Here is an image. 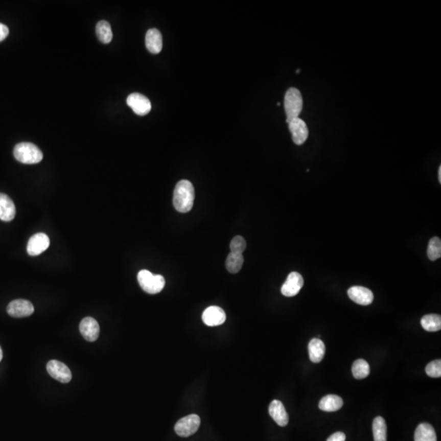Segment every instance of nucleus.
I'll return each mask as SVG.
<instances>
[{
  "label": "nucleus",
  "instance_id": "1",
  "mask_svg": "<svg viewBox=\"0 0 441 441\" xmlns=\"http://www.w3.org/2000/svg\"><path fill=\"white\" fill-rule=\"evenodd\" d=\"M173 206L179 213H188L195 201V188L191 181L181 180L173 191Z\"/></svg>",
  "mask_w": 441,
  "mask_h": 441
},
{
  "label": "nucleus",
  "instance_id": "2",
  "mask_svg": "<svg viewBox=\"0 0 441 441\" xmlns=\"http://www.w3.org/2000/svg\"><path fill=\"white\" fill-rule=\"evenodd\" d=\"M16 160L26 165H35L40 162L43 158V152L35 144L21 143L16 145L13 151Z\"/></svg>",
  "mask_w": 441,
  "mask_h": 441
},
{
  "label": "nucleus",
  "instance_id": "3",
  "mask_svg": "<svg viewBox=\"0 0 441 441\" xmlns=\"http://www.w3.org/2000/svg\"><path fill=\"white\" fill-rule=\"evenodd\" d=\"M303 107V100L301 91L297 88H290L286 91L285 97V110L286 122L289 124L293 119L298 118Z\"/></svg>",
  "mask_w": 441,
  "mask_h": 441
},
{
  "label": "nucleus",
  "instance_id": "4",
  "mask_svg": "<svg viewBox=\"0 0 441 441\" xmlns=\"http://www.w3.org/2000/svg\"><path fill=\"white\" fill-rule=\"evenodd\" d=\"M137 281L141 288L150 294H156L163 290L165 280L160 274H153L149 270H143L137 274Z\"/></svg>",
  "mask_w": 441,
  "mask_h": 441
},
{
  "label": "nucleus",
  "instance_id": "5",
  "mask_svg": "<svg viewBox=\"0 0 441 441\" xmlns=\"http://www.w3.org/2000/svg\"><path fill=\"white\" fill-rule=\"evenodd\" d=\"M200 426V419L196 414L188 415L182 417L176 423L174 430L176 433L181 437H188L198 431Z\"/></svg>",
  "mask_w": 441,
  "mask_h": 441
},
{
  "label": "nucleus",
  "instance_id": "6",
  "mask_svg": "<svg viewBox=\"0 0 441 441\" xmlns=\"http://www.w3.org/2000/svg\"><path fill=\"white\" fill-rule=\"evenodd\" d=\"M127 104L137 115H146L151 110V103L150 100L146 96L137 92L128 96L127 98Z\"/></svg>",
  "mask_w": 441,
  "mask_h": 441
},
{
  "label": "nucleus",
  "instance_id": "7",
  "mask_svg": "<svg viewBox=\"0 0 441 441\" xmlns=\"http://www.w3.org/2000/svg\"><path fill=\"white\" fill-rule=\"evenodd\" d=\"M47 371L49 375L62 383H68L72 378V372L63 363L53 360L48 363Z\"/></svg>",
  "mask_w": 441,
  "mask_h": 441
},
{
  "label": "nucleus",
  "instance_id": "8",
  "mask_svg": "<svg viewBox=\"0 0 441 441\" xmlns=\"http://www.w3.org/2000/svg\"><path fill=\"white\" fill-rule=\"evenodd\" d=\"M35 311L32 303L24 299H17L11 301L7 307L8 314L12 317H27L32 315Z\"/></svg>",
  "mask_w": 441,
  "mask_h": 441
},
{
  "label": "nucleus",
  "instance_id": "9",
  "mask_svg": "<svg viewBox=\"0 0 441 441\" xmlns=\"http://www.w3.org/2000/svg\"><path fill=\"white\" fill-rule=\"evenodd\" d=\"M303 285V276L298 272L293 271L289 274L285 284L281 287V293L285 297H294L300 292Z\"/></svg>",
  "mask_w": 441,
  "mask_h": 441
},
{
  "label": "nucleus",
  "instance_id": "10",
  "mask_svg": "<svg viewBox=\"0 0 441 441\" xmlns=\"http://www.w3.org/2000/svg\"><path fill=\"white\" fill-rule=\"evenodd\" d=\"M288 124L293 137V143L298 146L305 143L309 135V131L306 123L298 117L291 120Z\"/></svg>",
  "mask_w": 441,
  "mask_h": 441
},
{
  "label": "nucleus",
  "instance_id": "11",
  "mask_svg": "<svg viewBox=\"0 0 441 441\" xmlns=\"http://www.w3.org/2000/svg\"><path fill=\"white\" fill-rule=\"evenodd\" d=\"M50 245L49 236L44 233H37L34 235L28 241L27 252L31 256H38L47 250Z\"/></svg>",
  "mask_w": 441,
  "mask_h": 441
},
{
  "label": "nucleus",
  "instance_id": "12",
  "mask_svg": "<svg viewBox=\"0 0 441 441\" xmlns=\"http://www.w3.org/2000/svg\"><path fill=\"white\" fill-rule=\"evenodd\" d=\"M226 315L225 311L221 307H216V306L207 307L202 315L203 323L210 327L221 326L226 321Z\"/></svg>",
  "mask_w": 441,
  "mask_h": 441
},
{
  "label": "nucleus",
  "instance_id": "13",
  "mask_svg": "<svg viewBox=\"0 0 441 441\" xmlns=\"http://www.w3.org/2000/svg\"><path fill=\"white\" fill-rule=\"evenodd\" d=\"M348 296L359 305L368 306L374 301V293L365 287L353 286L348 289Z\"/></svg>",
  "mask_w": 441,
  "mask_h": 441
},
{
  "label": "nucleus",
  "instance_id": "14",
  "mask_svg": "<svg viewBox=\"0 0 441 441\" xmlns=\"http://www.w3.org/2000/svg\"><path fill=\"white\" fill-rule=\"evenodd\" d=\"M80 331L84 339L88 342H94L99 337V323L94 318H84L80 322Z\"/></svg>",
  "mask_w": 441,
  "mask_h": 441
},
{
  "label": "nucleus",
  "instance_id": "15",
  "mask_svg": "<svg viewBox=\"0 0 441 441\" xmlns=\"http://www.w3.org/2000/svg\"><path fill=\"white\" fill-rule=\"evenodd\" d=\"M269 413L280 427H285L289 423V415L282 402L274 400L269 406Z\"/></svg>",
  "mask_w": 441,
  "mask_h": 441
},
{
  "label": "nucleus",
  "instance_id": "16",
  "mask_svg": "<svg viewBox=\"0 0 441 441\" xmlns=\"http://www.w3.org/2000/svg\"><path fill=\"white\" fill-rule=\"evenodd\" d=\"M146 47L150 53L158 54L163 49V38L157 29H150L146 35Z\"/></svg>",
  "mask_w": 441,
  "mask_h": 441
},
{
  "label": "nucleus",
  "instance_id": "17",
  "mask_svg": "<svg viewBox=\"0 0 441 441\" xmlns=\"http://www.w3.org/2000/svg\"><path fill=\"white\" fill-rule=\"evenodd\" d=\"M16 216V207L9 196L0 193V220L10 222Z\"/></svg>",
  "mask_w": 441,
  "mask_h": 441
},
{
  "label": "nucleus",
  "instance_id": "18",
  "mask_svg": "<svg viewBox=\"0 0 441 441\" xmlns=\"http://www.w3.org/2000/svg\"><path fill=\"white\" fill-rule=\"evenodd\" d=\"M308 351L310 360L316 364L321 362L326 355V345L319 338H313L310 342Z\"/></svg>",
  "mask_w": 441,
  "mask_h": 441
},
{
  "label": "nucleus",
  "instance_id": "19",
  "mask_svg": "<svg viewBox=\"0 0 441 441\" xmlns=\"http://www.w3.org/2000/svg\"><path fill=\"white\" fill-rule=\"evenodd\" d=\"M343 405V401L341 397L336 394H328L319 401V408L324 412H336L339 410Z\"/></svg>",
  "mask_w": 441,
  "mask_h": 441
},
{
  "label": "nucleus",
  "instance_id": "20",
  "mask_svg": "<svg viewBox=\"0 0 441 441\" xmlns=\"http://www.w3.org/2000/svg\"><path fill=\"white\" fill-rule=\"evenodd\" d=\"M414 441H437L435 429L429 423H421L414 433Z\"/></svg>",
  "mask_w": 441,
  "mask_h": 441
},
{
  "label": "nucleus",
  "instance_id": "21",
  "mask_svg": "<svg viewBox=\"0 0 441 441\" xmlns=\"http://www.w3.org/2000/svg\"><path fill=\"white\" fill-rule=\"evenodd\" d=\"M421 324L427 332H437L441 330L440 315L436 314L426 315L422 318Z\"/></svg>",
  "mask_w": 441,
  "mask_h": 441
},
{
  "label": "nucleus",
  "instance_id": "22",
  "mask_svg": "<svg viewBox=\"0 0 441 441\" xmlns=\"http://www.w3.org/2000/svg\"><path fill=\"white\" fill-rule=\"evenodd\" d=\"M96 32L98 39L102 43H109L113 39L111 27L106 20H100L96 27Z\"/></svg>",
  "mask_w": 441,
  "mask_h": 441
},
{
  "label": "nucleus",
  "instance_id": "23",
  "mask_svg": "<svg viewBox=\"0 0 441 441\" xmlns=\"http://www.w3.org/2000/svg\"><path fill=\"white\" fill-rule=\"evenodd\" d=\"M244 264V257L240 253L230 252L226 261V268L231 274L238 273Z\"/></svg>",
  "mask_w": 441,
  "mask_h": 441
},
{
  "label": "nucleus",
  "instance_id": "24",
  "mask_svg": "<svg viewBox=\"0 0 441 441\" xmlns=\"http://www.w3.org/2000/svg\"><path fill=\"white\" fill-rule=\"evenodd\" d=\"M374 441H386V424L383 417H377L373 423Z\"/></svg>",
  "mask_w": 441,
  "mask_h": 441
},
{
  "label": "nucleus",
  "instance_id": "25",
  "mask_svg": "<svg viewBox=\"0 0 441 441\" xmlns=\"http://www.w3.org/2000/svg\"><path fill=\"white\" fill-rule=\"evenodd\" d=\"M352 374L356 379H364L369 375V364L366 360L359 359L354 362L352 365Z\"/></svg>",
  "mask_w": 441,
  "mask_h": 441
},
{
  "label": "nucleus",
  "instance_id": "26",
  "mask_svg": "<svg viewBox=\"0 0 441 441\" xmlns=\"http://www.w3.org/2000/svg\"><path fill=\"white\" fill-rule=\"evenodd\" d=\"M427 256L431 261H435L441 257V240L438 237L431 239L427 248Z\"/></svg>",
  "mask_w": 441,
  "mask_h": 441
},
{
  "label": "nucleus",
  "instance_id": "27",
  "mask_svg": "<svg viewBox=\"0 0 441 441\" xmlns=\"http://www.w3.org/2000/svg\"><path fill=\"white\" fill-rule=\"evenodd\" d=\"M246 241L243 238L242 236H237L232 239L230 244V248L231 252L240 253L242 254L246 248Z\"/></svg>",
  "mask_w": 441,
  "mask_h": 441
},
{
  "label": "nucleus",
  "instance_id": "28",
  "mask_svg": "<svg viewBox=\"0 0 441 441\" xmlns=\"http://www.w3.org/2000/svg\"><path fill=\"white\" fill-rule=\"evenodd\" d=\"M426 373L431 378H440L441 360H436L427 364Z\"/></svg>",
  "mask_w": 441,
  "mask_h": 441
},
{
  "label": "nucleus",
  "instance_id": "29",
  "mask_svg": "<svg viewBox=\"0 0 441 441\" xmlns=\"http://www.w3.org/2000/svg\"><path fill=\"white\" fill-rule=\"evenodd\" d=\"M346 440V435L343 432L338 431L336 433L330 435V437L328 438L327 441H345Z\"/></svg>",
  "mask_w": 441,
  "mask_h": 441
},
{
  "label": "nucleus",
  "instance_id": "30",
  "mask_svg": "<svg viewBox=\"0 0 441 441\" xmlns=\"http://www.w3.org/2000/svg\"><path fill=\"white\" fill-rule=\"evenodd\" d=\"M8 34H9V30H8V27L2 24V23H0V42H2L3 40L6 39Z\"/></svg>",
  "mask_w": 441,
  "mask_h": 441
},
{
  "label": "nucleus",
  "instance_id": "31",
  "mask_svg": "<svg viewBox=\"0 0 441 441\" xmlns=\"http://www.w3.org/2000/svg\"><path fill=\"white\" fill-rule=\"evenodd\" d=\"M438 179H439V182L441 183V166H439L438 170Z\"/></svg>",
  "mask_w": 441,
  "mask_h": 441
},
{
  "label": "nucleus",
  "instance_id": "32",
  "mask_svg": "<svg viewBox=\"0 0 441 441\" xmlns=\"http://www.w3.org/2000/svg\"><path fill=\"white\" fill-rule=\"evenodd\" d=\"M2 359H3V351H2V348H1V346H0V362H1V360H2Z\"/></svg>",
  "mask_w": 441,
  "mask_h": 441
}]
</instances>
